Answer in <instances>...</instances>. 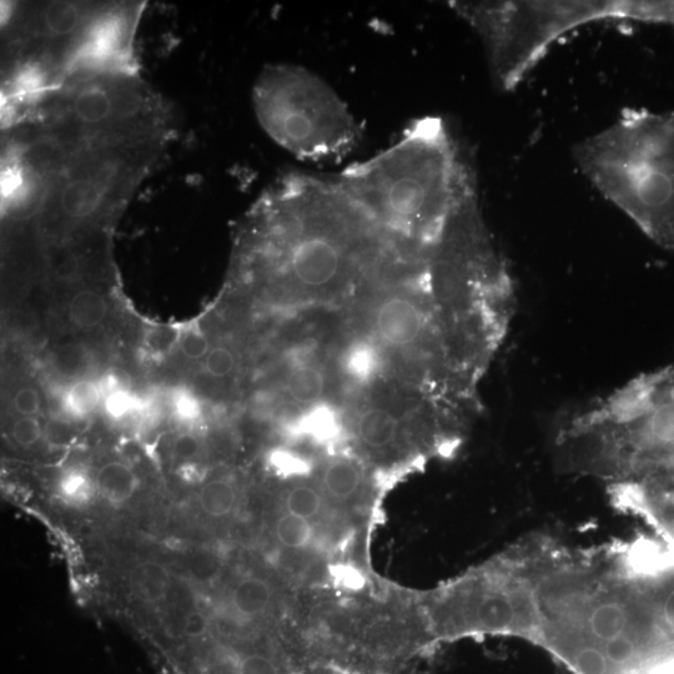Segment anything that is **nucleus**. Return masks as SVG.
<instances>
[{
  "label": "nucleus",
  "mask_w": 674,
  "mask_h": 674,
  "mask_svg": "<svg viewBox=\"0 0 674 674\" xmlns=\"http://www.w3.org/2000/svg\"><path fill=\"white\" fill-rule=\"evenodd\" d=\"M144 2L2 5V114L17 113L79 74L139 68L135 38Z\"/></svg>",
  "instance_id": "1"
},
{
  "label": "nucleus",
  "mask_w": 674,
  "mask_h": 674,
  "mask_svg": "<svg viewBox=\"0 0 674 674\" xmlns=\"http://www.w3.org/2000/svg\"><path fill=\"white\" fill-rule=\"evenodd\" d=\"M337 180L384 234L424 253L474 184L444 120H415L391 147Z\"/></svg>",
  "instance_id": "2"
},
{
  "label": "nucleus",
  "mask_w": 674,
  "mask_h": 674,
  "mask_svg": "<svg viewBox=\"0 0 674 674\" xmlns=\"http://www.w3.org/2000/svg\"><path fill=\"white\" fill-rule=\"evenodd\" d=\"M2 124L65 150L167 147L174 134L170 105L139 73L75 75Z\"/></svg>",
  "instance_id": "3"
},
{
  "label": "nucleus",
  "mask_w": 674,
  "mask_h": 674,
  "mask_svg": "<svg viewBox=\"0 0 674 674\" xmlns=\"http://www.w3.org/2000/svg\"><path fill=\"white\" fill-rule=\"evenodd\" d=\"M577 167L648 239L674 251V109H627L576 145Z\"/></svg>",
  "instance_id": "4"
},
{
  "label": "nucleus",
  "mask_w": 674,
  "mask_h": 674,
  "mask_svg": "<svg viewBox=\"0 0 674 674\" xmlns=\"http://www.w3.org/2000/svg\"><path fill=\"white\" fill-rule=\"evenodd\" d=\"M253 103L265 133L304 162L339 163L360 143L361 128L349 107L300 65H266L256 79Z\"/></svg>",
  "instance_id": "5"
},
{
  "label": "nucleus",
  "mask_w": 674,
  "mask_h": 674,
  "mask_svg": "<svg viewBox=\"0 0 674 674\" xmlns=\"http://www.w3.org/2000/svg\"><path fill=\"white\" fill-rule=\"evenodd\" d=\"M479 35L492 79L510 92L571 30L607 18H625V2H451Z\"/></svg>",
  "instance_id": "6"
},
{
  "label": "nucleus",
  "mask_w": 674,
  "mask_h": 674,
  "mask_svg": "<svg viewBox=\"0 0 674 674\" xmlns=\"http://www.w3.org/2000/svg\"><path fill=\"white\" fill-rule=\"evenodd\" d=\"M377 339L392 349H406L424 339L429 318L412 296L392 294L381 300L374 320Z\"/></svg>",
  "instance_id": "7"
},
{
  "label": "nucleus",
  "mask_w": 674,
  "mask_h": 674,
  "mask_svg": "<svg viewBox=\"0 0 674 674\" xmlns=\"http://www.w3.org/2000/svg\"><path fill=\"white\" fill-rule=\"evenodd\" d=\"M400 431L399 417L382 407H366L357 416L356 436L367 449L386 450L395 444Z\"/></svg>",
  "instance_id": "8"
},
{
  "label": "nucleus",
  "mask_w": 674,
  "mask_h": 674,
  "mask_svg": "<svg viewBox=\"0 0 674 674\" xmlns=\"http://www.w3.org/2000/svg\"><path fill=\"white\" fill-rule=\"evenodd\" d=\"M97 494L112 506H123L139 489V479L132 467L120 461L108 462L95 476Z\"/></svg>",
  "instance_id": "9"
},
{
  "label": "nucleus",
  "mask_w": 674,
  "mask_h": 674,
  "mask_svg": "<svg viewBox=\"0 0 674 674\" xmlns=\"http://www.w3.org/2000/svg\"><path fill=\"white\" fill-rule=\"evenodd\" d=\"M321 485L326 495L336 501L355 499L364 485V474L354 461L336 459L326 465L321 475Z\"/></svg>",
  "instance_id": "10"
},
{
  "label": "nucleus",
  "mask_w": 674,
  "mask_h": 674,
  "mask_svg": "<svg viewBox=\"0 0 674 674\" xmlns=\"http://www.w3.org/2000/svg\"><path fill=\"white\" fill-rule=\"evenodd\" d=\"M130 586L140 601L158 605L167 598L169 592V571L159 562H140L130 571Z\"/></svg>",
  "instance_id": "11"
},
{
  "label": "nucleus",
  "mask_w": 674,
  "mask_h": 674,
  "mask_svg": "<svg viewBox=\"0 0 674 674\" xmlns=\"http://www.w3.org/2000/svg\"><path fill=\"white\" fill-rule=\"evenodd\" d=\"M271 598L273 592L268 582L258 577H249L235 586L231 592L230 605L236 616L250 621L268 610Z\"/></svg>",
  "instance_id": "12"
},
{
  "label": "nucleus",
  "mask_w": 674,
  "mask_h": 674,
  "mask_svg": "<svg viewBox=\"0 0 674 674\" xmlns=\"http://www.w3.org/2000/svg\"><path fill=\"white\" fill-rule=\"evenodd\" d=\"M294 434L316 442H329L340 432V419L335 407L320 402L310 406L290 427Z\"/></svg>",
  "instance_id": "13"
},
{
  "label": "nucleus",
  "mask_w": 674,
  "mask_h": 674,
  "mask_svg": "<svg viewBox=\"0 0 674 674\" xmlns=\"http://www.w3.org/2000/svg\"><path fill=\"white\" fill-rule=\"evenodd\" d=\"M325 391L326 376L323 370L313 365L296 366L286 381L290 399L306 409L323 402Z\"/></svg>",
  "instance_id": "14"
},
{
  "label": "nucleus",
  "mask_w": 674,
  "mask_h": 674,
  "mask_svg": "<svg viewBox=\"0 0 674 674\" xmlns=\"http://www.w3.org/2000/svg\"><path fill=\"white\" fill-rule=\"evenodd\" d=\"M107 299L97 290L84 289L72 296L68 305L70 323L79 329H95L107 319Z\"/></svg>",
  "instance_id": "15"
},
{
  "label": "nucleus",
  "mask_w": 674,
  "mask_h": 674,
  "mask_svg": "<svg viewBox=\"0 0 674 674\" xmlns=\"http://www.w3.org/2000/svg\"><path fill=\"white\" fill-rule=\"evenodd\" d=\"M342 367L346 376L350 379L366 384L371 381L379 371L380 355L374 345L366 341H357L347 347L342 357Z\"/></svg>",
  "instance_id": "16"
},
{
  "label": "nucleus",
  "mask_w": 674,
  "mask_h": 674,
  "mask_svg": "<svg viewBox=\"0 0 674 674\" xmlns=\"http://www.w3.org/2000/svg\"><path fill=\"white\" fill-rule=\"evenodd\" d=\"M104 392L99 380H78L64 392L63 405L70 416L77 419L93 414L102 404Z\"/></svg>",
  "instance_id": "17"
},
{
  "label": "nucleus",
  "mask_w": 674,
  "mask_h": 674,
  "mask_svg": "<svg viewBox=\"0 0 674 674\" xmlns=\"http://www.w3.org/2000/svg\"><path fill=\"white\" fill-rule=\"evenodd\" d=\"M238 495L233 482L225 479L209 481L201 487L199 505L201 510L213 518H224L234 512Z\"/></svg>",
  "instance_id": "18"
},
{
  "label": "nucleus",
  "mask_w": 674,
  "mask_h": 674,
  "mask_svg": "<svg viewBox=\"0 0 674 674\" xmlns=\"http://www.w3.org/2000/svg\"><path fill=\"white\" fill-rule=\"evenodd\" d=\"M58 492L68 505L84 506L93 500L97 486L95 479H92L87 471L74 467L60 476Z\"/></svg>",
  "instance_id": "19"
},
{
  "label": "nucleus",
  "mask_w": 674,
  "mask_h": 674,
  "mask_svg": "<svg viewBox=\"0 0 674 674\" xmlns=\"http://www.w3.org/2000/svg\"><path fill=\"white\" fill-rule=\"evenodd\" d=\"M276 538L290 550H306L314 540V527L311 521L298 516H281L275 527Z\"/></svg>",
  "instance_id": "20"
},
{
  "label": "nucleus",
  "mask_w": 674,
  "mask_h": 674,
  "mask_svg": "<svg viewBox=\"0 0 674 674\" xmlns=\"http://www.w3.org/2000/svg\"><path fill=\"white\" fill-rule=\"evenodd\" d=\"M285 506L290 515L314 520L324 510L323 492L308 484L296 485L286 495Z\"/></svg>",
  "instance_id": "21"
},
{
  "label": "nucleus",
  "mask_w": 674,
  "mask_h": 674,
  "mask_svg": "<svg viewBox=\"0 0 674 674\" xmlns=\"http://www.w3.org/2000/svg\"><path fill=\"white\" fill-rule=\"evenodd\" d=\"M143 397L138 396L132 387H120L104 395L105 412L113 420H125L137 416L142 409Z\"/></svg>",
  "instance_id": "22"
},
{
  "label": "nucleus",
  "mask_w": 674,
  "mask_h": 674,
  "mask_svg": "<svg viewBox=\"0 0 674 674\" xmlns=\"http://www.w3.org/2000/svg\"><path fill=\"white\" fill-rule=\"evenodd\" d=\"M658 590L648 597L653 615H655L658 625L674 636V581L663 583Z\"/></svg>",
  "instance_id": "23"
},
{
  "label": "nucleus",
  "mask_w": 674,
  "mask_h": 674,
  "mask_svg": "<svg viewBox=\"0 0 674 674\" xmlns=\"http://www.w3.org/2000/svg\"><path fill=\"white\" fill-rule=\"evenodd\" d=\"M171 414L181 425L193 426L198 424L203 416V406L193 392L186 389H176L170 396Z\"/></svg>",
  "instance_id": "24"
},
{
  "label": "nucleus",
  "mask_w": 674,
  "mask_h": 674,
  "mask_svg": "<svg viewBox=\"0 0 674 674\" xmlns=\"http://www.w3.org/2000/svg\"><path fill=\"white\" fill-rule=\"evenodd\" d=\"M179 349L186 359L201 360L210 352V341L199 326L191 325L181 330Z\"/></svg>",
  "instance_id": "25"
},
{
  "label": "nucleus",
  "mask_w": 674,
  "mask_h": 674,
  "mask_svg": "<svg viewBox=\"0 0 674 674\" xmlns=\"http://www.w3.org/2000/svg\"><path fill=\"white\" fill-rule=\"evenodd\" d=\"M269 465L276 474L285 477L305 475L309 471L308 461L289 450H274L269 455Z\"/></svg>",
  "instance_id": "26"
},
{
  "label": "nucleus",
  "mask_w": 674,
  "mask_h": 674,
  "mask_svg": "<svg viewBox=\"0 0 674 674\" xmlns=\"http://www.w3.org/2000/svg\"><path fill=\"white\" fill-rule=\"evenodd\" d=\"M181 330L173 326H155L145 336V345L154 355H168L175 346H179Z\"/></svg>",
  "instance_id": "27"
},
{
  "label": "nucleus",
  "mask_w": 674,
  "mask_h": 674,
  "mask_svg": "<svg viewBox=\"0 0 674 674\" xmlns=\"http://www.w3.org/2000/svg\"><path fill=\"white\" fill-rule=\"evenodd\" d=\"M236 367V357L228 347L218 346L211 349L205 357V370L215 379H224L233 374Z\"/></svg>",
  "instance_id": "28"
},
{
  "label": "nucleus",
  "mask_w": 674,
  "mask_h": 674,
  "mask_svg": "<svg viewBox=\"0 0 674 674\" xmlns=\"http://www.w3.org/2000/svg\"><path fill=\"white\" fill-rule=\"evenodd\" d=\"M42 425L33 416H22L14 422L12 435L15 442L23 447H30L42 439Z\"/></svg>",
  "instance_id": "29"
},
{
  "label": "nucleus",
  "mask_w": 674,
  "mask_h": 674,
  "mask_svg": "<svg viewBox=\"0 0 674 674\" xmlns=\"http://www.w3.org/2000/svg\"><path fill=\"white\" fill-rule=\"evenodd\" d=\"M40 397L33 387H23L18 390L14 396V407L22 416H33L39 414L40 411Z\"/></svg>",
  "instance_id": "30"
},
{
  "label": "nucleus",
  "mask_w": 674,
  "mask_h": 674,
  "mask_svg": "<svg viewBox=\"0 0 674 674\" xmlns=\"http://www.w3.org/2000/svg\"><path fill=\"white\" fill-rule=\"evenodd\" d=\"M200 451V442L198 437L191 432H184L176 437L173 444V455L176 460L190 461L198 456Z\"/></svg>",
  "instance_id": "31"
},
{
  "label": "nucleus",
  "mask_w": 674,
  "mask_h": 674,
  "mask_svg": "<svg viewBox=\"0 0 674 674\" xmlns=\"http://www.w3.org/2000/svg\"><path fill=\"white\" fill-rule=\"evenodd\" d=\"M209 630L208 618L203 612L193 611L188 613L184 621V633L190 640H199Z\"/></svg>",
  "instance_id": "32"
},
{
  "label": "nucleus",
  "mask_w": 674,
  "mask_h": 674,
  "mask_svg": "<svg viewBox=\"0 0 674 674\" xmlns=\"http://www.w3.org/2000/svg\"><path fill=\"white\" fill-rule=\"evenodd\" d=\"M670 527H671L670 530H671V532H672V536L674 537V512L672 513V518H671V522H670Z\"/></svg>",
  "instance_id": "33"
}]
</instances>
